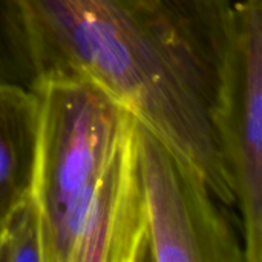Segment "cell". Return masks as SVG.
<instances>
[{"mask_svg": "<svg viewBox=\"0 0 262 262\" xmlns=\"http://www.w3.org/2000/svg\"><path fill=\"white\" fill-rule=\"evenodd\" d=\"M137 150L149 261L246 262L203 175L140 120Z\"/></svg>", "mask_w": 262, "mask_h": 262, "instance_id": "obj_3", "label": "cell"}, {"mask_svg": "<svg viewBox=\"0 0 262 262\" xmlns=\"http://www.w3.org/2000/svg\"><path fill=\"white\" fill-rule=\"evenodd\" d=\"M238 0H18L37 80L71 75L118 98L235 203L223 107ZM37 83V81H35Z\"/></svg>", "mask_w": 262, "mask_h": 262, "instance_id": "obj_1", "label": "cell"}, {"mask_svg": "<svg viewBox=\"0 0 262 262\" xmlns=\"http://www.w3.org/2000/svg\"><path fill=\"white\" fill-rule=\"evenodd\" d=\"M223 140L246 262H262V0H238Z\"/></svg>", "mask_w": 262, "mask_h": 262, "instance_id": "obj_4", "label": "cell"}, {"mask_svg": "<svg viewBox=\"0 0 262 262\" xmlns=\"http://www.w3.org/2000/svg\"><path fill=\"white\" fill-rule=\"evenodd\" d=\"M0 261L43 262V224L32 193L0 229Z\"/></svg>", "mask_w": 262, "mask_h": 262, "instance_id": "obj_7", "label": "cell"}, {"mask_svg": "<svg viewBox=\"0 0 262 262\" xmlns=\"http://www.w3.org/2000/svg\"><path fill=\"white\" fill-rule=\"evenodd\" d=\"M32 195L43 262L149 261L138 173V118L91 80H37Z\"/></svg>", "mask_w": 262, "mask_h": 262, "instance_id": "obj_2", "label": "cell"}, {"mask_svg": "<svg viewBox=\"0 0 262 262\" xmlns=\"http://www.w3.org/2000/svg\"><path fill=\"white\" fill-rule=\"evenodd\" d=\"M38 149V101L34 89L0 84V229L32 193Z\"/></svg>", "mask_w": 262, "mask_h": 262, "instance_id": "obj_5", "label": "cell"}, {"mask_svg": "<svg viewBox=\"0 0 262 262\" xmlns=\"http://www.w3.org/2000/svg\"><path fill=\"white\" fill-rule=\"evenodd\" d=\"M37 72L18 0H0V84L34 88Z\"/></svg>", "mask_w": 262, "mask_h": 262, "instance_id": "obj_6", "label": "cell"}]
</instances>
